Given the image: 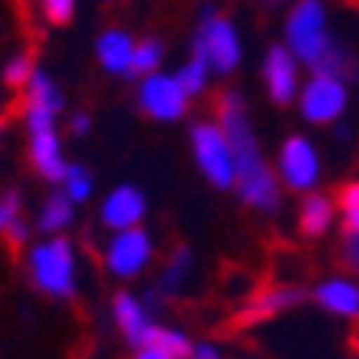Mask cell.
<instances>
[{
    "label": "cell",
    "mask_w": 359,
    "mask_h": 359,
    "mask_svg": "<svg viewBox=\"0 0 359 359\" xmlns=\"http://www.w3.org/2000/svg\"><path fill=\"white\" fill-rule=\"evenodd\" d=\"M261 76H264V89H267V96H271L273 106H290V102H297V93H300V60L290 53L287 43L267 46Z\"/></svg>",
    "instance_id": "cell-12"
},
{
    "label": "cell",
    "mask_w": 359,
    "mask_h": 359,
    "mask_svg": "<svg viewBox=\"0 0 359 359\" xmlns=\"http://www.w3.org/2000/svg\"><path fill=\"white\" fill-rule=\"evenodd\" d=\"M89 132H93V116L89 112H73L69 116V135H76V139H86Z\"/></svg>",
    "instance_id": "cell-30"
},
{
    "label": "cell",
    "mask_w": 359,
    "mask_h": 359,
    "mask_svg": "<svg viewBox=\"0 0 359 359\" xmlns=\"http://www.w3.org/2000/svg\"><path fill=\"white\" fill-rule=\"evenodd\" d=\"M149 343H152V346H158L162 353H168V356H175V359H188V356H191V349H195V339H191V333H188V330L168 327V323H155Z\"/></svg>",
    "instance_id": "cell-24"
},
{
    "label": "cell",
    "mask_w": 359,
    "mask_h": 359,
    "mask_svg": "<svg viewBox=\"0 0 359 359\" xmlns=\"http://www.w3.org/2000/svg\"><path fill=\"white\" fill-rule=\"evenodd\" d=\"M132 36L119 27H109L102 30V36L96 40V60L99 66L109 73V76H126L129 73V63H132Z\"/></svg>",
    "instance_id": "cell-19"
},
{
    "label": "cell",
    "mask_w": 359,
    "mask_h": 359,
    "mask_svg": "<svg viewBox=\"0 0 359 359\" xmlns=\"http://www.w3.org/2000/svg\"><path fill=\"white\" fill-rule=\"evenodd\" d=\"M145 218H149V195L139 185H132V182H122V185L109 188L96 211V221L102 231L139 228V224H145Z\"/></svg>",
    "instance_id": "cell-11"
},
{
    "label": "cell",
    "mask_w": 359,
    "mask_h": 359,
    "mask_svg": "<svg viewBox=\"0 0 359 359\" xmlns=\"http://www.w3.org/2000/svg\"><path fill=\"white\" fill-rule=\"evenodd\" d=\"M33 69H36V60H33V53H17L11 56L7 63H4V86L7 89H17V93H23V86L30 83Z\"/></svg>",
    "instance_id": "cell-27"
},
{
    "label": "cell",
    "mask_w": 359,
    "mask_h": 359,
    "mask_svg": "<svg viewBox=\"0 0 359 359\" xmlns=\"http://www.w3.org/2000/svg\"><path fill=\"white\" fill-rule=\"evenodd\" d=\"M188 145L195 168L215 191H234V152L231 142L215 119H198L188 129Z\"/></svg>",
    "instance_id": "cell-4"
},
{
    "label": "cell",
    "mask_w": 359,
    "mask_h": 359,
    "mask_svg": "<svg viewBox=\"0 0 359 359\" xmlns=\"http://www.w3.org/2000/svg\"><path fill=\"white\" fill-rule=\"evenodd\" d=\"M23 106H33V109H46L53 112V116H60L66 106L63 93H60V86H56V79L50 76V73H43V69H33L30 83L23 86Z\"/></svg>",
    "instance_id": "cell-21"
},
{
    "label": "cell",
    "mask_w": 359,
    "mask_h": 359,
    "mask_svg": "<svg viewBox=\"0 0 359 359\" xmlns=\"http://www.w3.org/2000/svg\"><path fill=\"white\" fill-rule=\"evenodd\" d=\"M132 359H175V356H168V353H162V349H158V346H152V343H145V346L132 349Z\"/></svg>",
    "instance_id": "cell-32"
},
{
    "label": "cell",
    "mask_w": 359,
    "mask_h": 359,
    "mask_svg": "<svg viewBox=\"0 0 359 359\" xmlns=\"http://www.w3.org/2000/svg\"><path fill=\"white\" fill-rule=\"evenodd\" d=\"M261 4H264V7H280L283 0H261Z\"/></svg>",
    "instance_id": "cell-34"
},
{
    "label": "cell",
    "mask_w": 359,
    "mask_h": 359,
    "mask_svg": "<svg viewBox=\"0 0 359 359\" xmlns=\"http://www.w3.org/2000/svg\"><path fill=\"white\" fill-rule=\"evenodd\" d=\"M0 238H7L13 248H23L30 238V224L23 215V191L4 188L0 191Z\"/></svg>",
    "instance_id": "cell-20"
},
{
    "label": "cell",
    "mask_w": 359,
    "mask_h": 359,
    "mask_svg": "<svg viewBox=\"0 0 359 359\" xmlns=\"http://www.w3.org/2000/svg\"><path fill=\"white\" fill-rule=\"evenodd\" d=\"M109 316H112V327L119 330V337L129 343V349L145 346L149 337H152V327L158 323V310L145 300V294H135L129 287H122V290L112 294Z\"/></svg>",
    "instance_id": "cell-10"
},
{
    "label": "cell",
    "mask_w": 359,
    "mask_h": 359,
    "mask_svg": "<svg viewBox=\"0 0 359 359\" xmlns=\"http://www.w3.org/2000/svg\"><path fill=\"white\" fill-rule=\"evenodd\" d=\"M297 109L310 126H337L349 109V83L327 73H313L306 83H300Z\"/></svg>",
    "instance_id": "cell-7"
},
{
    "label": "cell",
    "mask_w": 359,
    "mask_h": 359,
    "mask_svg": "<svg viewBox=\"0 0 359 359\" xmlns=\"http://www.w3.org/2000/svg\"><path fill=\"white\" fill-rule=\"evenodd\" d=\"M30 287L36 294L50 297V300H76L79 294V250L66 234H46V238L33 241L23 257Z\"/></svg>",
    "instance_id": "cell-2"
},
{
    "label": "cell",
    "mask_w": 359,
    "mask_h": 359,
    "mask_svg": "<svg viewBox=\"0 0 359 359\" xmlns=\"http://www.w3.org/2000/svg\"><path fill=\"white\" fill-rule=\"evenodd\" d=\"M208 73H211V66H208V60L205 56H198V53H191V60H188L178 73H175V79H178V86L185 89L191 99H198L201 93L208 89Z\"/></svg>",
    "instance_id": "cell-26"
},
{
    "label": "cell",
    "mask_w": 359,
    "mask_h": 359,
    "mask_svg": "<svg viewBox=\"0 0 359 359\" xmlns=\"http://www.w3.org/2000/svg\"><path fill=\"white\" fill-rule=\"evenodd\" d=\"M99 264L119 283H135L158 264V241L145 224L129 231H109L99 244Z\"/></svg>",
    "instance_id": "cell-3"
},
{
    "label": "cell",
    "mask_w": 359,
    "mask_h": 359,
    "mask_svg": "<svg viewBox=\"0 0 359 359\" xmlns=\"http://www.w3.org/2000/svg\"><path fill=\"white\" fill-rule=\"evenodd\" d=\"M106 4H119V0H106Z\"/></svg>",
    "instance_id": "cell-38"
},
{
    "label": "cell",
    "mask_w": 359,
    "mask_h": 359,
    "mask_svg": "<svg viewBox=\"0 0 359 359\" xmlns=\"http://www.w3.org/2000/svg\"><path fill=\"white\" fill-rule=\"evenodd\" d=\"M310 300L327 316L359 323V277H353V273H330L323 280H316L310 290Z\"/></svg>",
    "instance_id": "cell-13"
},
{
    "label": "cell",
    "mask_w": 359,
    "mask_h": 359,
    "mask_svg": "<svg viewBox=\"0 0 359 359\" xmlns=\"http://www.w3.org/2000/svg\"><path fill=\"white\" fill-rule=\"evenodd\" d=\"M76 215L79 208L66 198V191L60 185L50 191V195H43V201L36 205V218H33V224H36V231L40 234H66V231L76 224Z\"/></svg>",
    "instance_id": "cell-18"
},
{
    "label": "cell",
    "mask_w": 359,
    "mask_h": 359,
    "mask_svg": "<svg viewBox=\"0 0 359 359\" xmlns=\"http://www.w3.org/2000/svg\"><path fill=\"white\" fill-rule=\"evenodd\" d=\"M191 273H195V254H191V248L178 244V248L168 250V257H162V264H158L152 294L158 297L162 304H168V300L185 294V287L191 283Z\"/></svg>",
    "instance_id": "cell-16"
},
{
    "label": "cell",
    "mask_w": 359,
    "mask_h": 359,
    "mask_svg": "<svg viewBox=\"0 0 359 359\" xmlns=\"http://www.w3.org/2000/svg\"><path fill=\"white\" fill-rule=\"evenodd\" d=\"M27 158H30V168L46 185H60L63 182L66 168H69V158L63 152V135L56 126H46V129H27Z\"/></svg>",
    "instance_id": "cell-14"
},
{
    "label": "cell",
    "mask_w": 359,
    "mask_h": 359,
    "mask_svg": "<svg viewBox=\"0 0 359 359\" xmlns=\"http://www.w3.org/2000/svg\"><path fill=\"white\" fill-rule=\"evenodd\" d=\"M191 53L205 56L211 73H218V76H231L241 66L238 30L211 4H205V11H201V23H198V33H195V40H191Z\"/></svg>",
    "instance_id": "cell-5"
},
{
    "label": "cell",
    "mask_w": 359,
    "mask_h": 359,
    "mask_svg": "<svg viewBox=\"0 0 359 359\" xmlns=\"http://www.w3.org/2000/svg\"><path fill=\"white\" fill-rule=\"evenodd\" d=\"M135 106L145 119L152 122H182L191 109V96L178 86V79L168 76V73H152V76L139 79V89H135Z\"/></svg>",
    "instance_id": "cell-9"
},
{
    "label": "cell",
    "mask_w": 359,
    "mask_h": 359,
    "mask_svg": "<svg viewBox=\"0 0 359 359\" xmlns=\"http://www.w3.org/2000/svg\"><path fill=\"white\" fill-rule=\"evenodd\" d=\"M273 172L280 178L283 191L306 195V191H316L323 182V155L316 149V142H310L306 135H287L277 149Z\"/></svg>",
    "instance_id": "cell-6"
},
{
    "label": "cell",
    "mask_w": 359,
    "mask_h": 359,
    "mask_svg": "<svg viewBox=\"0 0 359 359\" xmlns=\"http://www.w3.org/2000/svg\"><path fill=\"white\" fill-rule=\"evenodd\" d=\"M60 188L66 191V198H69L73 205L83 208V205L93 201V195H96V172H93L89 165H83V162H69V168H66Z\"/></svg>",
    "instance_id": "cell-23"
},
{
    "label": "cell",
    "mask_w": 359,
    "mask_h": 359,
    "mask_svg": "<svg viewBox=\"0 0 359 359\" xmlns=\"http://www.w3.org/2000/svg\"><path fill=\"white\" fill-rule=\"evenodd\" d=\"M310 300L304 287L297 283H273V287H264L257 294L250 297L248 304V316L250 320H267V316H280L287 310H297V306Z\"/></svg>",
    "instance_id": "cell-17"
},
{
    "label": "cell",
    "mask_w": 359,
    "mask_h": 359,
    "mask_svg": "<svg viewBox=\"0 0 359 359\" xmlns=\"http://www.w3.org/2000/svg\"><path fill=\"white\" fill-rule=\"evenodd\" d=\"M337 254H339V264L346 267V273L359 277V231L343 228V234L337 241Z\"/></svg>",
    "instance_id": "cell-28"
},
{
    "label": "cell",
    "mask_w": 359,
    "mask_h": 359,
    "mask_svg": "<svg viewBox=\"0 0 359 359\" xmlns=\"http://www.w3.org/2000/svg\"><path fill=\"white\" fill-rule=\"evenodd\" d=\"M13 4H17V11H20L23 17L30 20V7H33V0H13Z\"/></svg>",
    "instance_id": "cell-33"
},
{
    "label": "cell",
    "mask_w": 359,
    "mask_h": 359,
    "mask_svg": "<svg viewBox=\"0 0 359 359\" xmlns=\"http://www.w3.org/2000/svg\"><path fill=\"white\" fill-rule=\"evenodd\" d=\"M346 4H356V7H359V0H346Z\"/></svg>",
    "instance_id": "cell-36"
},
{
    "label": "cell",
    "mask_w": 359,
    "mask_h": 359,
    "mask_svg": "<svg viewBox=\"0 0 359 359\" xmlns=\"http://www.w3.org/2000/svg\"><path fill=\"white\" fill-rule=\"evenodd\" d=\"M333 40L327 33V11L320 0H297V7L287 17V46L304 66H313L320 53Z\"/></svg>",
    "instance_id": "cell-8"
},
{
    "label": "cell",
    "mask_w": 359,
    "mask_h": 359,
    "mask_svg": "<svg viewBox=\"0 0 359 359\" xmlns=\"http://www.w3.org/2000/svg\"><path fill=\"white\" fill-rule=\"evenodd\" d=\"M162 60H165V43L158 36H142L139 43L132 46V63H129V79H145L162 69Z\"/></svg>",
    "instance_id": "cell-22"
},
{
    "label": "cell",
    "mask_w": 359,
    "mask_h": 359,
    "mask_svg": "<svg viewBox=\"0 0 359 359\" xmlns=\"http://www.w3.org/2000/svg\"><path fill=\"white\" fill-rule=\"evenodd\" d=\"M188 359H228V356H224V349H221L218 343L201 339V343H195V349H191V356Z\"/></svg>",
    "instance_id": "cell-31"
},
{
    "label": "cell",
    "mask_w": 359,
    "mask_h": 359,
    "mask_svg": "<svg viewBox=\"0 0 359 359\" xmlns=\"http://www.w3.org/2000/svg\"><path fill=\"white\" fill-rule=\"evenodd\" d=\"M339 211H337V198L327 195V191H306L300 195V205H297V231L304 234L306 241H323L330 231L337 228Z\"/></svg>",
    "instance_id": "cell-15"
},
{
    "label": "cell",
    "mask_w": 359,
    "mask_h": 359,
    "mask_svg": "<svg viewBox=\"0 0 359 359\" xmlns=\"http://www.w3.org/2000/svg\"><path fill=\"white\" fill-rule=\"evenodd\" d=\"M215 122H218L224 135L231 142L234 152V191H238L241 205L261 215V218H273L283 205V185L273 165L267 162L254 122H250L248 102L238 89H221L215 99Z\"/></svg>",
    "instance_id": "cell-1"
},
{
    "label": "cell",
    "mask_w": 359,
    "mask_h": 359,
    "mask_svg": "<svg viewBox=\"0 0 359 359\" xmlns=\"http://www.w3.org/2000/svg\"><path fill=\"white\" fill-rule=\"evenodd\" d=\"M4 135H7V126H4V122H0V142H4Z\"/></svg>",
    "instance_id": "cell-35"
},
{
    "label": "cell",
    "mask_w": 359,
    "mask_h": 359,
    "mask_svg": "<svg viewBox=\"0 0 359 359\" xmlns=\"http://www.w3.org/2000/svg\"><path fill=\"white\" fill-rule=\"evenodd\" d=\"M356 346H359V330H356Z\"/></svg>",
    "instance_id": "cell-37"
},
{
    "label": "cell",
    "mask_w": 359,
    "mask_h": 359,
    "mask_svg": "<svg viewBox=\"0 0 359 359\" xmlns=\"http://www.w3.org/2000/svg\"><path fill=\"white\" fill-rule=\"evenodd\" d=\"M339 211V224L346 231H359V178H349L333 191Z\"/></svg>",
    "instance_id": "cell-25"
},
{
    "label": "cell",
    "mask_w": 359,
    "mask_h": 359,
    "mask_svg": "<svg viewBox=\"0 0 359 359\" xmlns=\"http://www.w3.org/2000/svg\"><path fill=\"white\" fill-rule=\"evenodd\" d=\"M40 11H43V20L50 27H69L76 17V0H43Z\"/></svg>",
    "instance_id": "cell-29"
}]
</instances>
